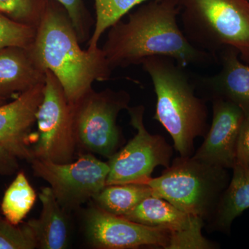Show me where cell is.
Here are the masks:
<instances>
[{"label":"cell","mask_w":249,"mask_h":249,"mask_svg":"<svg viewBox=\"0 0 249 249\" xmlns=\"http://www.w3.org/2000/svg\"><path fill=\"white\" fill-rule=\"evenodd\" d=\"M4 103H6V99H5V98L0 97V106L4 104Z\"/></svg>","instance_id":"27"},{"label":"cell","mask_w":249,"mask_h":249,"mask_svg":"<svg viewBox=\"0 0 249 249\" xmlns=\"http://www.w3.org/2000/svg\"><path fill=\"white\" fill-rule=\"evenodd\" d=\"M151 78L157 105L153 119L173 139V147L181 157L195 153V141L209 129L206 101L196 96V85L186 67L166 56H152L142 63Z\"/></svg>","instance_id":"3"},{"label":"cell","mask_w":249,"mask_h":249,"mask_svg":"<svg viewBox=\"0 0 249 249\" xmlns=\"http://www.w3.org/2000/svg\"><path fill=\"white\" fill-rule=\"evenodd\" d=\"M247 1H249V0H247Z\"/></svg>","instance_id":"28"},{"label":"cell","mask_w":249,"mask_h":249,"mask_svg":"<svg viewBox=\"0 0 249 249\" xmlns=\"http://www.w3.org/2000/svg\"><path fill=\"white\" fill-rule=\"evenodd\" d=\"M219 54L220 71L213 76L193 78L196 89L206 101L225 100L249 110V65L232 47H226Z\"/></svg>","instance_id":"13"},{"label":"cell","mask_w":249,"mask_h":249,"mask_svg":"<svg viewBox=\"0 0 249 249\" xmlns=\"http://www.w3.org/2000/svg\"><path fill=\"white\" fill-rule=\"evenodd\" d=\"M183 31L197 48L212 54L226 47L238 52L249 65V1L247 0H175Z\"/></svg>","instance_id":"4"},{"label":"cell","mask_w":249,"mask_h":249,"mask_svg":"<svg viewBox=\"0 0 249 249\" xmlns=\"http://www.w3.org/2000/svg\"><path fill=\"white\" fill-rule=\"evenodd\" d=\"M49 0H0V14L11 20L37 29Z\"/></svg>","instance_id":"21"},{"label":"cell","mask_w":249,"mask_h":249,"mask_svg":"<svg viewBox=\"0 0 249 249\" xmlns=\"http://www.w3.org/2000/svg\"><path fill=\"white\" fill-rule=\"evenodd\" d=\"M124 217L147 227L169 231L170 239L205 226L201 218L186 213L169 201L153 194L145 198Z\"/></svg>","instance_id":"15"},{"label":"cell","mask_w":249,"mask_h":249,"mask_svg":"<svg viewBox=\"0 0 249 249\" xmlns=\"http://www.w3.org/2000/svg\"><path fill=\"white\" fill-rule=\"evenodd\" d=\"M180 9L175 0H151L109 28L102 50L111 70L142 65L145 58L166 56L181 66H208L217 62L197 48L178 26Z\"/></svg>","instance_id":"1"},{"label":"cell","mask_w":249,"mask_h":249,"mask_svg":"<svg viewBox=\"0 0 249 249\" xmlns=\"http://www.w3.org/2000/svg\"><path fill=\"white\" fill-rule=\"evenodd\" d=\"M130 95L124 90L91 89L71 104L78 148L107 159L112 157L124 140L118 116L128 109Z\"/></svg>","instance_id":"6"},{"label":"cell","mask_w":249,"mask_h":249,"mask_svg":"<svg viewBox=\"0 0 249 249\" xmlns=\"http://www.w3.org/2000/svg\"><path fill=\"white\" fill-rule=\"evenodd\" d=\"M143 106L129 107L130 124L137 134L124 147L110 157L106 186L143 183L157 166L168 168L172 162L173 147L160 134H152L144 124Z\"/></svg>","instance_id":"8"},{"label":"cell","mask_w":249,"mask_h":249,"mask_svg":"<svg viewBox=\"0 0 249 249\" xmlns=\"http://www.w3.org/2000/svg\"><path fill=\"white\" fill-rule=\"evenodd\" d=\"M64 6L78 36L80 43L88 40L92 19L83 0H56Z\"/></svg>","instance_id":"24"},{"label":"cell","mask_w":249,"mask_h":249,"mask_svg":"<svg viewBox=\"0 0 249 249\" xmlns=\"http://www.w3.org/2000/svg\"><path fill=\"white\" fill-rule=\"evenodd\" d=\"M211 103L212 124L193 157L214 166L232 170L245 112L240 106L225 100L214 99Z\"/></svg>","instance_id":"11"},{"label":"cell","mask_w":249,"mask_h":249,"mask_svg":"<svg viewBox=\"0 0 249 249\" xmlns=\"http://www.w3.org/2000/svg\"><path fill=\"white\" fill-rule=\"evenodd\" d=\"M151 195V188L146 183H122L106 186L93 200L103 211L124 217Z\"/></svg>","instance_id":"18"},{"label":"cell","mask_w":249,"mask_h":249,"mask_svg":"<svg viewBox=\"0 0 249 249\" xmlns=\"http://www.w3.org/2000/svg\"><path fill=\"white\" fill-rule=\"evenodd\" d=\"M46 71L31 57L28 47L0 49V97L6 99L45 83Z\"/></svg>","instance_id":"14"},{"label":"cell","mask_w":249,"mask_h":249,"mask_svg":"<svg viewBox=\"0 0 249 249\" xmlns=\"http://www.w3.org/2000/svg\"><path fill=\"white\" fill-rule=\"evenodd\" d=\"M39 198L42 204L40 217L27 222L35 235L37 248H66L68 242V225L65 210L59 204L50 187L42 188Z\"/></svg>","instance_id":"16"},{"label":"cell","mask_w":249,"mask_h":249,"mask_svg":"<svg viewBox=\"0 0 249 249\" xmlns=\"http://www.w3.org/2000/svg\"><path fill=\"white\" fill-rule=\"evenodd\" d=\"M36 123L37 135L34 147H31L33 159L58 163L73 161L78 147L71 105L58 78L49 70L46 71L43 98Z\"/></svg>","instance_id":"7"},{"label":"cell","mask_w":249,"mask_h":249,"mask_svg":"<svg viewBox=\"0 0 249 249\" xmlns=\"http://www.w3.org/2000/svg\"><path fill=\"white\" fill-rule=\"evenodd\" d=\"M44 89L45 83H41L20 93L12 102L0 106V144L18 159L29 162L33 159L31 131Z\"/></svg>","instance_id":"12"},{"label":"cell","mask_w":249,"mask_h":249,"mask_svg":"<svg viewBox=\"0 0 249 249\" xmlns=\"http://www.w3.org/2000/svg\"><path fill=\"white\" fill-rule=\"evenodd\" d=\"M30 163L35 176L50 185L62 209L73 211L93 199L106 186L109 173L107 162L93 154L80 155L70 163H58L33 159Z\"/></svg>","instance_id":"9"},{"label":"cell","mask_w":249,"mask_h":249,"mask_svg":"<svg viewBox=\"0 0 249 249\" xmlns=\"http://www.w3.org/2000/svg\"><path fill=\"white\" fill-rule=\"evenodd\" d=\"M36 29L11 20L0 14V49L8 47H29L35 38Z\"/></svg>","instance_id":"23"},{"label":"cell","mask_w":249,"mask_h":249,"mask_svg":"<svg viewBox=\"0 0 249 249\" xmlns=\"http://www.w3.org/2000/svg\"><path fill=\"white\" fill-rule=\"evenodd\" d=\"M249 209V172L235 165L227 189L223 193L209 229L229 233L232 222Z\"/></svg>","instance_id":"17"},{"label":"cell","mask_w":249,"mask_h":249,"mask_svg":"<svg viewBox=\"0 0 249 249\" xmlns=\"http://www.w3.org/2000/svg\"><path fill=\"white\" fill-rule=\"evenodd\" d=\"M149 1L151 0H95L96 22L92 35L88 41V49L97 48L105 31L120 21L135 6Z\"/></svg>","instance_id":"20"},{"label":"cell","mask_w":249,"mask_h":249,"mask_svg":"<svg viewBox=\"0 0 249 249\" xmlns=\"http://www.w3.org/2000/svg\"><path fill=\"white\" fill-rule=\"evenodd\" d=\"M84 219L85 234L95 248H169L171 237L169 231L147 227L121 216L114 215L95 204L85 211Z\"/></svg>","instance_id":"10"},{"label":"cell","mask_w":249,"mask_h":249,"mask_svg":"<svg viewBox=\"0 0 249 249\" xmlns=\"http://www.w3.org/2000/svg\"><path fill=\"white\" fill-rule=\"evenodd\" d=\"M17 157L0 144V175H11L17 169Z\"/></svg>","instance_id":"26"},{"label":"cell","mask_w":249,"mask_h":249,"mask_svg":"<svg viewBox=\"0 0 249 249\" xmlns=\"http://www.w3.org/2000/svg\"><path fill=\"white\" fill-rule=\"evenodd\" d=\"M244 112L245 116L237 142L235 165L249 172V110Z\"/></svg>","instance_id":"25"},{"label":"cell","mask_w":249,"mask_h":249,"mask_svg":"<svg viewBox=\"0 0 249 249\" xmlns=\"http://www.w3.org/2000/svg\"><path fill=\"white\" fill-rule=\"evenodd\" d=\"M230 180L229 170L193 156H179L160 177L149 178L143 183L151 188L154 196L209 224Z\"/></svg>","instance_id":"5"},{"label":"cell","mask_w":249,"mask_h":249,"mask_svg":"<svg viewBox=\"0 0 249 249\" xmlns=\"http://www.w3.org/2000/svg\"><path fill=\"white\" fill-rule=\"evenodd\" d=\"M36 248H37V240L27 223L18 227L0 217V249Z\"/></svg>","instance_id":"22"},{"label":"cell","mask_w":249,"mask_h":249,"mask_svg":"<svg viewBox=\"0 0 249 249\" xmlns=\"http://www.w3.org/2000/svg\"><path fill=\"white\" fill-rule=\"evenodd\" d=\"M66 9L49 0L45 14L29 47L31 57L61 84L73 104L90 91L95 81L110 79L111 70L102 49L83 50Z\"/></svg>","instance_id":"2"},{"label":"cell","mask_w":249,"mask_h":249,"mask_svg":"<svg viewBox=\"0 0 249 249\" xmlns=\"http://www.w3.org/2000/svg\"><path fill=\"white\" fill-rule=\"evenodd\" d=\"M36 199V192L24 172L18 174L5 191L1 211L5 219L18 225L32 209Z\"/></svg>","instance_id":"19"}]
</instances>
